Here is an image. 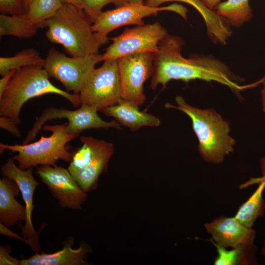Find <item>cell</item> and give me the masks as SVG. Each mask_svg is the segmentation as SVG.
<instances>
[{
    "label": "cell",
    "instance_id": "6da1fadb",
    "mask_svg": "<svg viewBox=\"0 0 265 265\" xmlns=\"http://www.w3.org/2000/svg\"><path fill=\"white\" fill-rule=\"evenodd\" d=\"M184 40L168 34L159 43L154 53V71L150 87L163 88L171 80L187 82L194 80L214 81L226 85L236 94L244 87L239 84L242 78L235 74L222 60L212 54H192L185 58L181 53Z\"/></svg>",
    "mask_w": 265,
    "mask_h": 265
},
{
    "label": "cell",
    "instance_id": "7a4b0ae2",
    "mask_svg": "<svg viewBox=\"0 0 265 265\" xmlns=\"http://www.w3.org/2000/svg\"><path fill=\"white\" fill-rule=\"evenodd\" d=\"M93 23L83 8L64 3L46 22L45 35L50 42L62 45L71 56L98 53L106 42L93 32Z\"/></svg>",
    "mask_w": 265,
    "mask_h": 265
},
{
    "label": "cell",
    "instance_id": "3957f363",
    "mask_svg": "<svg viewBox=\"0 0 265 265\" xmlns=\"http://www.w3.org/2000/svg\"><path fill=\"white\" fill-rule=\"evenodd\" d=\"M177 106L169 103L166 108L178 109L190 118L198 141V150L205 161L218 164L234 151L235 140L229 135L230 125L212 109H199L188 104L181 96L175 98Z\"/></svg>",
    "mask_w": 265,
    "mask_h": 265
},
{
    "label": "cell",
    "instance_id": "277c9868",
    "mask_svg": "<svg viewBox=\"0 0 265 265\" xmlns=\"http://www.w3.org/2000/svg\"><path fill=\"white\" fill-rule=\"evenodd\" d=\"M40 65H32L17 70L11 78L3 95L0 97V115L11 119L19 125L20 111L30 99L47 94L63 97L75 107L80 106L79 94H71L55 86Z\"/></svg>",
    "mask_w": 265,
    "mask_h": 265
},
{
    "label": "cell",
    "instance_id": "5b68a950",
    "mask_svg": "<svg viewBox=\"0 0 265 265\" xmlns=\"http://www.w3.org/2000/svg\"><path fill=\"white\" fill-rule=\"evenodd\" d=\"M67 124V122L62 125H44L42 129L51 132V134L48 137L42 135L38 141L33 143L21 145L0 143V153L6 150L17 152L12 158L23 170L38 165L55 166L56 161L59 159L70 162L73 153L68 150L66 144L79 135L68 133Z\"/></svg>",
    "mask_w": 265,
    "mask_h": 265
},
{
    "label": "cell",
    "instance_id": "8992f818",
    "mask_svg": "<svg viewBox=\"0 0 265 265\" xmlns=\"http://www.w3.org/2000/svg\"><path fill=\"white\" fill-rule=\"evenodd\" d=\"M80 139L81 146L73 153L68 170L87 192L96 189L100 176L106 171L114 146L92 136H82Z\"/></svg>",
    "mask_w": 265,
    "mask_h": 265
},
{
    "label": "cell",
    "instance_id": "52a82bcc",
    "mask_svg": "<svg viewBox=\"0 0 265 265\" xmlns=\"http://www.w3.org/2000/svg\"><path fill=\"white\" fill-rule=\"evenodd\" d=\"M80 106L97 111L117 104L121 99L118 59L104 61L88 75L80 93Z\"/></svg>",
    "mask_w": 265,
    "mask_h": 265
},
{
    "label": "cell",
    "instance_id": "ba28073f",
    "mask_svg": "<svg viewBox=\"0 0 265 265\" xmlns=\"http://www.w3.org/2000/svg\"><path fill=\"white\" fill-rule=\"evenodd\" d=\"M102 61L99 53L85 56H67L65 54L50 48L48 52L44 68L49 77L61 82L68 92L79 93L95 65Z\"/></svg>",
    "mask_w": 265,
    "mask_h": 265
},
{
    "label": "cell",
    "instance_id": "9c48e42d",
    "mask_svg": "<svg viewBox=\"0 0 265 265\" xmlns=\"http://www.w3.org/2000/svg\"><path fill=\"white\" fill-rule=\"evenodd\" d=\"M168 34L167 29L158 22L126 28L121 34L110 38L112 42L102 54V61L136 53H155Z\"/></svg>",
    "mask_w": 265,
    "mask_h": 265
},
{
    "label": "cell",
    "instance_id": "30bf717a",
    "mask_svg": "<svg viewBox=\"0 0 265 265\" xmlns=\"http://www.w3.org/2000/svg\"><path fill=\"white\" fill-rule=\"evenodd\" d=\"M96 110L85 106L75 110L50 107L45 108L42 114L36 118V121L27 132L23 144H27L35 139L37 134L45 123L54 119H66L68 121L66 131L69 134L79 135L83 131L91 129H122L121 125L115 120L106 121L98 115Z\"/></svg>",
    "mask_w": 265,
    "mask_h": 265
},
{
    "label": "cell",
    "instance_id": "8fae6325",
    "mask_svg": "<svg viewBox=\"0 0 265 265\" xmlns=\"http://www.w3.org/2000/svg\"><path fill=\"white\" fill-rule=\"evenodd\" d=\"M167 10L176 12L186 19V9L178 4L154 7L144 4L130 3L113 9L102 11L95 19L92 29L99 38L107 43L109 40L108 34L116 28L129 25H143L144 18Z\"/></svg>",
    "mask_w": 265,
    "mask_h": 265
},
{
    "label": "cell",
    "instance_id": "7c38bea8",
    "mask_svg": "<svg viewBox=\"0 0 265 265\" xmlns=\"http://www.w3.org/2000/svg\"><path fill=\"white\" fill-rule=\"evenodd\" d=\"M154 53H139L127 55L118 59L122 99L131 101L138 106L146 101L145 82L152 76Z\"/></svg>",
    "mask_w": 265,
    "mask_h": 265
},
{
    "label": "cell",
    "instance_id": "4fadbf2b",
    "mask_svg": "<svg viewBox=\"0 0 265 265\" xmlns=\"http://www.w3.org/2000/svg\"><path fill=\"white\" fill-rule=\"evenodd\" d=\"M41 181L47 186L60 207L80 210L87 197L69 170L62 167L38 166L35 171Z\"/></svg>",
    "mask_w": 265,
    "mask_h": 265
},
{
    "label": "cell",
    "instance_id": "5bb4252c",
    "mask_svg": "<svg viewBox=\"0 0 265 265\" xmlns=\"http://www.w3.org/2000/svg\"><path fill=\"white\" fill-rule=\"evenodd\" d=\"M32 168L22 169L15 164V160L12 158L8 159L1 166V173L3 176L14 181L20 189L26 204V213L25 224L20 226L22 236L26 242L34 251H38L40 247L38 242V233L33 226L31 215L34 209V192L39 183L33 176Z\"/></svg>",
    "mask_w": 265,
    "mask_h": 265
},
{
    "label": "cell",
    "instance_id": "9a60e30c",
    "mask_svg": "<svg viewBox=\"0 0 265 265\" xmlns=\"http://www.w3.org/2000/svg\"><path fill=\"white\" fill-rule=\"evenodd\" d=\"M204 227L212 236V240L223 248H232L254 244L255 231L245 226L234 217L221 216L205 224Z\"/></svg>",
    "mask_w": 265,
    "mask_h": 265
},
{
    "label": "cell",
    "instance_id": "2e32d148",
    "mask_svg": "<svg viewBox=\"0 0 265 265\" xmlns=\"http://www.w3.org/2000/svg\"><path fill=\"white\" fill-rule=\"evenodd\" d=\"M179 1L190 4L195 8L203 18L208 35L212 42L225 45L232 31L228 22L219 16L214 10L207 7L201 0H145L146 5L158 7L166 2Z\"/></svg>",
    "mask_w": 265,
    "mask_h": 265
},
{
    "label": "cell",
    "instance_id": "e0dca14e",
    "mask_svg": "<svg viewBox=\"0 0 265 265\" xmlns=\"http://www.w3.org/2000/svg\"><path fill=\"white\" fill-rule=\"evenodd\" d=\"M134 103L121 99L117 104L107 107L101 111L114 118L121 126L136 131L143 127H158L160 120L157 116L141 111Z\"/></svg>",
    "mask_w": 265,
    "mask_h": 265
},
{
    "label": "cell",
    "instance_id": "ac0fdd59",
    "mask_svg": "<svg viewBox=\"0 0 265 265\" xmlns=\"http://www.w3.org/2000/svg\"><path fill=\"white\" fill-rule=\"evenodd\" d=\"M73 239L71 238L65 243L63 248L55 253H36L20 262L21 265H82L87 264L84 261L90 250L87 245L81 243L77 249H73Z\"/></svg>",
    "mask_w": 265,
    "mask_h": 265
},
{
    "label": "cell",
    "instance_id": "d6986e66",
    "mask_svg": "<svg viewBox=\"0 0 265 265\" xmlns=\"http://www.w3.org/2000/svg\"><path fill=\"white\" fill-rule=\"evenodd\" d=\"M20 190L12 179L3 176L0 180V222L6 227L25 221L26 207L16 199Z\"/></svg>",
    "mask_w": 265,
    "mask_h": 265
},
{
    "label": "cell",
    "instance_id": "ffe728a7",
    "mask_svg": "<svg viewBox=\"0 0 265 265\" xmlns=\"http://www.w3.org/2000/svg\"><path fill=\"white\" fill-rule=\"evenodd\" d=\"M265 188V177L261 181L256 190L238 208L234 216L248 228H252L255 222L264 214L265 202L263 194Z\"/></svg>",
    "mask_w": 265,
    "mask_h": 265
},
{
    "label": "cell",
    "instance_id": "44dd1931",
    "mask_svg": "<svg viewBox=\"0 0 265 265\" xmlns=\"http://www.w3.org/2000/svg\"><path fill=\"white\" fill-rule=\"evenodd\" d=\"M249 0H226L220 2L214 11L225 19L230 26L239 27L251 20L253 16Z\"/></svg>",
    "mask_w": 265,
    "mask_h": 265
},
{
    "label": "cell",
    "instance_id": "7402d4cb",
    "mask_svg": "<svg viewBox=\"0 0 265 265\" xmlns=\"http://www.w3.org/2000/svg\"><path fill=\"white\" fill-rule=\"evenodd\" d=\"M216 248L214 265H254L257 263V248L253 244L242 245L231 250L221 247L211 240Z\"/></svg>",
    "mask_w": 265,
    "mask_h": 265
},
{
    "label": "cell",
    "instance_id": "603a6c76",
    "mask_svg": "<svg viewBox=\"0 0 265 265\" xmlns=\"http://www.w3.org/2000/svg\"><path fill=\"white\" fill-rule=\"evenodd\" d=\"M62 0H33L24 14L26 23L36 29L45 27L46 22L63 4Z\"/></svg>",
    "mask_w": 265,
    "mask_h": 265
},
{
    "label": "cell",
    "instance_id": "cb8c5ba5",
    "mask_svg": "<svg viewBox=\"0 0 265 265\" xmlns=\"http://www.w3.org/2000/svg\"><path fill=\"white\" fill-rule=\"evenodd\" d=\"M44 62L45 59L38 51L33 48L24 49L13 56L0 57V75L2 76L11 70L29 65L44 66Z\"/></svg>",
    "mask_w": 265,
    "mask_h": 265
},
{
    "label": "cell",
    "instance_id": "d4e9b609",
    "mask_svg": "<svg viewBox=\"0 0 265 265\" xmlns=\"http://www.w3.org/2000/svg\"><path fill=\"white\" fill-rule=\"evenodd\" d=\"M38 30L29 26L25 21L23 14L0 15V36H13L21 39L35 36Z\"/></svg>",
    "mask_w": 265,
    "mask_h": 265
},
{
    "label": "cell",
    "instance_id": "484cf974",
    "mask_svg": "<svg viewBox=\"0 0 265 265\" xmlns=\"http://www.w3.org/2000/svg\"><path fill=\"white\" fill-rule=\"evenodd\" d=\"M130 3V0H82L83 9L93 22L106 5L112 3L117 7Z\"/></svg>",
    "mask_w": 265,
    "mask_h": 265
},
{
    "label": "cell",
    "instance_id": "4316f807",
    "mask_svg": "<svg viewBox=\"0 0 265 265\" xmlns=\"http://www.w3.org/2000/svg\"><path fill=\"white\" fill-rule=\"evenodd\" d=\"M24 0H0V14L23 15L27 12Z\"/></svg>",
    "mask_w": 265,
    "mask_h": 265
},
{
    "label": "cell",
    "instance_id": "83f0119b",
    "mask_svg": "<svg viewBox=\"0 0 265 265\" xmlns=\"http://www.w3.org/2000/svg\"><path fill=\"white\" fill-rule=\"evenodd\" d=\"M18 126L17 124L8 117L0 115V128L8 131L14 136L19 138L21 137V134Z\"/></svg>",
    "mask_w": 265,
    "mask_h": 265
},
{
    "label": "cell",
    "instance_id": "f1b7e54d",
    "mask_svg": "<svg viewBox=\"0 0 265 265\" xmlns=\"http://www.w3.org/2000/svg\"><path fill=\"white\" fill-rule=\"evenodd\" d=\"M9 248L1 246L0 248V265H20V261L12 257L10 255Z\"/></svg>",
    "mask_w": 265,
    "mask_h": 265
},
{
    "label": "cell",
    "instance_id": "f546056e",
    "mask_svg": "<svg viewBox=\"0 0 265 265\" xmlns=\"http://www.w3.org/2000/svg\"><path fill=\"white\" fill-rule=\"evenodd\" d=\"M16 70H12L2 76L0 80V97L3 95L11 78L15 74Z\"/></svg>",
    "mask_w": 265,
    "mask_h": 265
},
{
    "label": "cell",
    "instance_id": "4dcf8cb0",
    "mask_svg": "<svg viewBox=\"0 0 265 265\" xmlns=\"http://www.w3.org/2000/svg\"><path fill=\"white\" fill-rule=\"evenodd\" d=\"M203 3L209 9L214 10L216 6L221 2V0H201Z\"/></svg>",
    "mask_w": 265,
    "mask_h": 265
},
{
    "label": "cell",
    "instance_id": "1f68e13d",
    "mask_svg": "<svg viewBox=\"0 0 265 265\" xmlns=\"http://www.w3.org/2000/svg\"><path fill=\"white\" fill-rule=\"evenodd\" d=\"M63 3L74 5L83 8L82 0H62Z\"/></svg>",
    "mask_w": 265,
    "mask_h": 265
},
{
    "label": "cell",
    "instance_id": "d6a6232c",
    "mask_svg": "<svg viewBox=\"0 0 265 265\" xmlns=\"http://www.w3.org/2000/svg\"><path fill=\"white\" fill-rule=\"evenodd\" d=\"M263 110L265 113V78L263 81V87L261 91Z\"/></svg>",
    "mask_w": 265,
    "mask_h": 265
},
{
    "label": "cell",
    "instance_id": "836d02e7",
    "mask_svg": "<svg viewBox=\"0 0 265 265\" xmlns=\"http://www.w3.org/2000/svg\"><path fill=\"white\" fill-rule=\"evenodd\" d=\"M130 3L143 4L144 3V0H130Z\"/></svg>",
    "mask_w": 265,
    "mask_h": 265
},
{
    "label": "cell",
    "instance_id": "e575fe53",
    "mask_svg": "<svg viewBox=\"0 0 265 265\" xmlns=\"http://www.w3.org/2000/svg\"><path fill=\"white\" fill-rule=\"evenodd\" d=\"M24 1H25L26 6V7L27 10H28L29 6L30 5L31 3L33 1V0H24Z\"/></svg>",
    "mask_w": 265,
    "mask_h": 265
},
{
    "label": "cell",
    "instance_id": "d590c367",
    "mask_svg": "<svg viewBox=\"0 0 265 265\" xmlns=\"http://www.w3.org/2000/svg\"><path fill=\"white\" fill-rule=\"evenodd\" d=\"M262 254L265 257V247L263 246L262 249Z\"/></svg>",
    "mask_w": 265,
    "mask_h": 265
},
{
    "label": "cell",
    "instance_id": "8d00e7d4",
    "mask_svg": "<svg viewBox=\"0 0 265 265\" xmlns=\"http://www.w3.org/2000/svg\"><path fill=\"white\" fill-rule=\"evenodd\" d=\"M263 243H264L263 246L265 247V239H264V240Z\"/></svg>",
    "mask_w": 265,
    "mask_h": 265
}]
</instances>
